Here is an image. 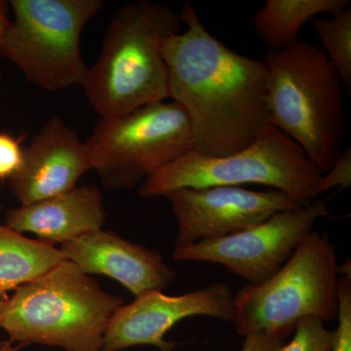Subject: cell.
Masks as SVG:
<instances>
[{
  "label": "cell",
  "mask_w": 351,
  "mask_h": 351,
  "mask_svg": "<svg viewBox=\"0 0 351 351\" xmlns=\"http://www.w3.org/2000/svg\"><path fill=\"white\" fill-rule=\"evenodd\" d=\"M179 17L186 29L162 43L170 98L188 117L195 151L235 154L270 125L267 66L212 36L189 1Z\"/></svg>",
  "instance_id": "cell-1"
},
{
  "label": "cell",
  "mask_w": 351,
  "mask_h": 351,
  "mask_svg": "<svg viewBox=\"0 0 351 351\" xmlns=\"http://www.w3.org/2000/svg\"><path fill=\"white\" fill-rule=\"evenodd\" d=\"M181 25L179 14L151 0L124 4L114 13L82 85L101 119L170 98L162 43Z\"/></svg>",
  "instance_id": "cell-2"
},
{
  "label": "cell",
  "mask_w": 351,
  "mask_h": 351,
  "mask_svg": "<svg viewBox=\"0 0 351 351\" xmlns=\"http://www.w3.org/2000/svg\"><path fill=\"white\" fill-rule=\"evenodd\" d=\"M269 124L292 138L321 173L341 156L346 91L324 51L298 43L267 52Z\"/></svg>",
  "instance_id": "cell-3"
},
{
  "label": "cell",
  "mask_w": 351,
  "mask_h": 351,
  "mask_svg": "<svg viewBox=\"0 0 351 351\" xmlns=\"http://www.w3.org/2000/svg\"><path fill=\"white\" fill-rule=\"evenodd\" d=\"M119 295L69 261L16 289L7 302L0 328L11 343L40 345L64 351H101L104 335Z\"/></svg>",
  "instance_id": "cell-4"
},
{
  "label": "cell",
  "mask_w": 351,
  "mask_h": 351,
  "mask_svg": "<svg viewBox=\"0 0 351 351\" xmlns=\"http://www.w3.org/2000/svg\"><path fill=\"white\" fill-rule=\"evenodd\" d=\"M339 263L325 233L311 232L269 280L234 294V322L242 337H265L284 345L302 318L336 319Z\"/></svg>",
  "instance_id": "cell-5"
},
{
  "label": "cell",
  "mask_w": 351,
  "mask_h": 351,
  "mask_svg": "<svg viewBox=\"0 0 351 351\" xmlns=\"http://www.w3.org/2000/svg\"><path fill=\"white\" fill-rule=\"evenodd\" d=\"M322 173L297 143L267 125L248 147L223 156L191 149L157 171L138 188L142 198L181 189L263 184L282 191L302 206L315 200Z\"/></svg>",
  "instance_id": "cell-6"
},
{
  "label": "cell",
  "mask_w": 351,
  "mask_h": 351,
  "mask_svg": "<svg viewBox=\"0 0 351 351\" xmlns=\"http://www.w3.org/2000/svg\"><path fill=\"white\" fill-rule=\"evenodd\" d=\"M13 19L0 40V55L46 91L82 86L88 68L82 53L85 25L101 0H11Z\"/></svg>",
  "instance_id": "cell-7"
},
{
  "label": "cell",
  "mask_w": 351,
  "mask_h": 351,
  "mask_svg": "<svg viewBox=\"0 0 351 351\" xmlns=\"http://www.w3.org/2000/svg\"><path fill=\"white\" fill-rule=\"evenodd\" d=\"M84 144L92 170L108 191L138 188L157 171L193 149L188 117L173 101L101 119Z\"/></svg>",
  "instance_id": "cell-8"
},
{
  "label": "cell",
  "mask_w": 351,
  "mask_h": 351,
  "mask_svg": "<svg viewBox=\"0 0 351 351\" xmlns=\"http://www.w3.org/2000/svg\"><path fill=\"white\" fill-rule=\"evenodd\" d=\"M324 200L279 212L243 232L176 247L173 258L206 262L226 269L258 286L269 280L293 255L318 219L330 218Z\"/></svg>",
  "instance_id": "cell-9"
},
{
  "label": "cell",
  "mask_w": 351,
  "mask_h": 351,
  "mask_svg": "<svg viewBox=\"0 0 351 351\" xmlns=\"http://www.w3.org/2000/svg\"><path fill=\"white\" fill-rule=\"evenodd\" d=\"M233 302L232 287L223 282L180 295H166L162 291L145 293L114 311L104 335L101 350L152 346L160 351H172L176 343L165 336L180 321L195 316L233 321Z\"/></svg>",
  "instance_id": "cell-10"
},
{
  "label": "cell",
  "mask_w": 351,
  "mask_h": 351,
  "mask_svg": "<svg viewBox=\"0 0 351 351\" xmlns=\"http://www.w3.org/2000/svg\"><path fill=\"white\" fill-rule=\"evenodd\" d=\"M165 197L178 223L175 248L243 232L272 215L302 207L276 189L256 191L240 186L181 189Z\"/></svg>",
  "instance_id": "cell-11"
},
{
  "label": "cell",
  "mask_w": 351,
  "mask_h": 351,
  "mask_svg": "<svg viewBox=\"0 0 351 351\" xmlns=\"http://www.w3.org/2000/svg\"><path fill=\"white\" fill-rule=\"evenodd\" d=\"M92 170L84 142L59 117H53L32 136L17 174L10 179L21 205L66 193Z\"/></svg>",
  "instance_id": "cell-12"
},
{
  "label": "cell",
  "mask_w": 351,
  "mask_h": 351,
  "mask_svg": "<svg viewBox=\"0 0 351 351\" xmlns=\"http://www.w3.org/2000/svg\"><path fill=\"white\" fill-rule=\"evenodd\" d=\"M60 249L66 260L85 274L110 277L136 298L162 291L177 276L158 252L132 243L108 230L88 233L62 244Z\"/></svg>",
  "instance_id": "cell-13"
},
{
  "label": "cell",
  "mask_w": 351,
  "mask_h": 351,
  "mask_svg": "<svg viewBox=\"0 0 351 351\" xmlns=\"http://www.w3.org/2000/svg\"><path fill=\"white\" fill-rule=\"evenodd\" d=\"M106 221L107 212L100 189L84 184L8 210L5 226L17 232L34 233L43 241L62 245L103 230Z\"/></svg>",
  "instance_id": "cell-14"
},
{
  "label": "cell",
  "mask_w": 351,
  "mask_h": 351,
  "mask_svg": "<svg viewBox=\"0 0 351 351\" xmlns=\"http://www.w3.org/2000/svg\"><path fill=\"white\" fill-rule=\"evenodd\" d=\"M64 261L54 244L0 225V295L40 278Z\"/></svg>",
  "instance_id": "cell-15"
},
{
  "label": "cell",
  "mask_w": 351,
  "mask_h": 351,
  "mask_svg": "<svg viewBox=\"0 0 351 351\" xmlns=\"http://www.w3.org/2000/svg\"><path fill=\"white\" fill-rule=\"evenodd\" d=\"M348 6V0H267L254 14L252 23L269 50H282L299 43L306 22L320 14L334 15Z\"/></svg>",
  "instance_id": "cell-16"
},
{
  "label": "cell",
  "mask_w": 351,
  "mask_h": 351,
  "mask_svg": "<svg viewBox=\"0 0 351 351\" xmlns=\"http://www.w3.org/2000/svg\"><path fill=\"white\" fill-rule=\"evenodd\" d=\"M323 51L343 82L346 94L351 92V8L346 7L329 19H313Z\"/></svg>",
  "instance_id": "cell-17"
},
{
  "label": "cell",
  "mask_w": 351,
  "mask_h": 351,
  "mask_svg": "<svg viewBox=\"0 0 351 351\" xmlns=\"http://www.w3.org/2000/svg\"><path fill=\"white\" fill-rule=\"evenodd\" d=\"M338 326L332 331L330 351H351L350 263L339 265Z\"/></svg>",
  "instance_id": "cell-18"
},
{
  "label": "cell",
  "mask_w": 351,
  "mask_h": 351,
  "mask_svg": "<svg viewBox=\"0 0 351 351\" xmlns=\"http://www.w3.org/2000/svg\"><path fill=\"white\" fill-rule=\"evenodd\" d=\"M332 336L324 321L309 316L298 322L293 339L277 351H330Z\"/></svg>",
  "instance_id": "cell-19"
},
{
  "label": "cell",
  "mask_w": 351,
  "mask_h": 351,
  "mask_svg": "<svg viewBox=\"0 0 351 351\" xmlns=\"http://www.w3.org/2000/svg\"><path fill=\"white\" fill-rule=\"evenodd\" d=\"M351 186V151L350 147L332 164L327 172L321 175L316 189V197L335 188L348 189Z\"/></svg>",
  "instance_id": "cell-20"
},
{
  "label": "cell",
  "mask_w": 351,
  "mask_h": 351,
  "mask_svg": "<svg viewBox=\"0 0 351 351\" xmlns=\"http://www.w3.org/2000/svg\"><path fill=\"white\" fill-rule=\"evenodd\" d=\"M24 159L19 141L9 134L0 133V181L17 174Z\"/></svg>",
  "instance_id": "cell-21"
},
{
  "label": "cell",
  "mask_w": 351,
  "mask_h": 351,
  "mask_svg": "<svg viewBox=\"0 0 351 351\" xmlns=\"http://www.w3.org/2000/svg\"><path fill=\"white\" fill-rule=\"evenodd\" d=\"M282 346L265 337L254 335L245 337L243 346L240 351H277Z\"/></svg>",
  "instance_id": "cell-22"
},
{
  "label": "cell",
  "mask_w": 351,
  "mask_h": 351,
  "mask_svg": "<svg viewBox=\"0 0 351 351\" xmlns=\"http://www.w3.org/2000/svg\"><path fill=\"white\" fill-rule=\"evenodd\" d=\"M9 2L5 0H0V40L3 36L4 32H5L7 25H8V10Z\"/></svg>",
  "instance_id": "cell-23"
},
{
  "label": "cell",
  "mask_w": 351,
  "mask_h": 351,
  "mask_svg": "<svg viewBox=\"0 0 351 351\" xmlns=\"http://www.w3.org/2000/svg\"><path fill=\"white\" fill-rule=\"evenodd\" d=\"M22 346H16L10 341H0V351H19Z\"/></svg>",
  "instance_id": "cell-24"
},
{
  "label": "cell",
  "mask_w": 351,
  "mask_h": 351,
  "mask_svg": "<svg viewBox=\"0 0 351 351\" xmlns=\"http://www.w3.org/2000/svg\"><path fill=\"white\" fill-rule=\"evenodd\" d=\"M9 297L7 295H0V320H1L2 315H3L4 309H5L7 302H8Z\"/></svg>",
  "instance_id": "cell-25"
},
{
  "label": "cell",
  "mask_w": 351,
  "mask_h": 351,
  "mask_svg": "<svg viewBox=\"0 0 351 351\" xmlns=\"http://www.w3.org/2000/svg\"><path fill=\"white\" fill-rule=\"evenodd\" d=\"M2 209V205H1V203H0V210Z\"/></svg>",
  "instance_id": "cell-26"
},
{
  "label": "cell",
  "mask_w": 351,
  "mask_h": 351,
  "mask_svg": "<svg viewBox=\"0 0 351 351\" xmlns=\"http://www.w3.org/2000/svg\"><path fill=\"white\" fill-rule=\"evenodd\" d=\"M0 77H1V73H0Z\"/></svg>",
  "instance_id": "cell-27"
},
{
  "label": "cell",
  "mask_w": 351,
  "mask_h": 351,
  "mask_svg": "<svg viewBox=\"0 0 351 351\" xmlns=\"http://www.w3.org/2000/svg\"><path fill=\"white\" fill-rule=\"evenodd\" d=\"M101 351H105V350H101Z\"/></svg>",
  "instance_id": "cell-28"
}]
</instances>
